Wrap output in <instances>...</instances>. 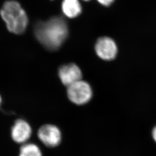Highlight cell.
Here are the masks:
<instances>
[{"label":"cell","mask_w":156,"mask_h":156,"mask_svg":"<svg viewBox=\"0 0 156 156\" xmlns=\"http://www.w3.org/2000/svg\"><path fill=\"white\" fill-rule=\"evenodd\" d=\"M34 33L37 40L44 47L49 50H56L68 37V25L63 18L55 17L37 23Z\"/></svg>","instance_id":"cell-1"},{"label":"cell","mask_w":156,"mask_h":156,"mask_svg":"<svg viewBox=\"0 0 156 156\" xmlns=\"http://www.w3.org/2000/svg\"><path fill=\"white\" fill-rule=\"evenodd\" d=\"M0 14L11 33L19 34L23 33L28 24V17L20 4L15 1L4 3Z\"/></svg>","instance_id":"cell-2"},{"label":"cell","mask_w":156,"mask_h":156,"mask_svg":"<svg viewBox=\"0 0 156 156\" xmlns=\"http://www.w3.org/2000/svg\"><path fill=\"white\" fill-rule=\"evenodd\" d=\"M67 94L71 102L77 105H83L91 100L93 91L87 81L80 80L67 87Z\"/></svg>","instance_id":"cell-3"},{"label":"cell","mask_w":156,"mask_h":156,"mask_svg":"<svg viewBox=\"0 0 156 156\" xmlns=\"http://www.w3.org/2000/svg\"><path fill=\"white\" fill-rule=\"evenodd\" d=\"M94 50L96 54L105 61L113 60L116 57L118 48L116 43L110 37H101L96 42Z\"/></svg>","instance_id":"cell-4"},{"label":"cell","mask_w":156,"mask_h":156,"mask_svg":"<svg viewBox=\"0 0 156 156\" xmlns=\"http://www.w3.org/2000/svg\"><path fill=\"white\" fill-rule=\"evenodd\" d=\"M38 139L48 147H55L60 144L62 134L58 127L52 124H45L37 132Z\"/></svg>","instance_id":"cell-5"},{"label":"cell","mask_w":156,"mask_h":156,"mask_svg":"<svg viewBox=\"0 0 156 156\" xmlns=\"http://www.w3.org/2000/svg\"><path fill=\"white\" fill-rule=\"evenodd\" d=\"M59 78L62 83L68 87L82 79V72L80 67L75 64L63 65L59 68Z\"/></svg>","instance_id":"cell-6"},{"label":"cell","mask_w":156,"mask_h":156,"mask_svg":"<svg viewBox=\"0 0 156 156\" xmlns=\"http://www.w3.org/2000/svg\"><path fill=\"white\" fill-rule=\"evenodd\" d=\"M11 137L18 144H24L31 137L32 129L28 122L23 119L17 120L11 129Z\"/></svg>","instance_id":"cell-7"},{"label":"cell","mask_w":156,"mask_h":156,"mask_svg":"<svg viewBox=\"0 0 156 156\" xmlns=\"http://www.w3.org/2000/svg\"><path fill=\"white\" fill-rule=\"evenodd\" d=\"M62 12L69 18L78 16L82 12V7L79 0H63Z\"/></svg>","instance_id":"cell-8"},{"label":"cell","mask_w":156,"mask_h":156,"mask_svg":"<svg viewBox=\"0 0 156 156\" xmlns=\"http://www.w3.org/2000/svg\"><path fill=\"white\" fill-rule=\"evenodd\" d=\"M19 156H42V153L37 144L25 143L21 147Z\"/></svg>","instance_id":"cell-9"},{"label":"cell","mask_w":156,"mask_h":156,"mask_svg":"<svg viewBox=\"0 0 156 156\" xmlns=\"http://www.w3.org/2000/svg\"><path fill=\"white\" fill-rule=\"evenodd\" d=\"M114 1L115 0H97V1L101 5H102V6H105V7L110 6L111 5L113 4Z\"/></svg>","instance_id":"cell-10"},{"label":"cell","mask_w":156,"mask_h":156,"mask_svg":"<svg viewBox=\"0 0 156 156\" xmlns=\"http://www.w3.org/2000/svg\"><path fill=\"white\" fill-rule=\"evenodd\" d=\"M151 134L153 140L156 143V125L152 129Z\"/></svg>","instance_id":"cell-11"},{"label":"cell","mask_w":156,"mask_h":156,"mask_svg":"<svg viewBox=\"0 0 156 156\" xmlns=\"http://www.w3.org/2000/svg\"><path fill=\"white\" fill-rule=\"evenodd\" d=\"M2 102V99L1 97V96H0V105H1V103Z\"/></svg>","instance_id":"cell-12"},{"label":"cell","mask_w":156,"mask_h":156,"mask_svg":"<svg viewBox=\"0 0 156 156\" xmlns=\"http://www.w3.org/2000/svg\"><path fill=\"white\" fill-rule=\"evenodd\" d=\"M83 1H89L90 0H83Z\"/></svg>","instance_id":"cell-13"}]
</instances>
